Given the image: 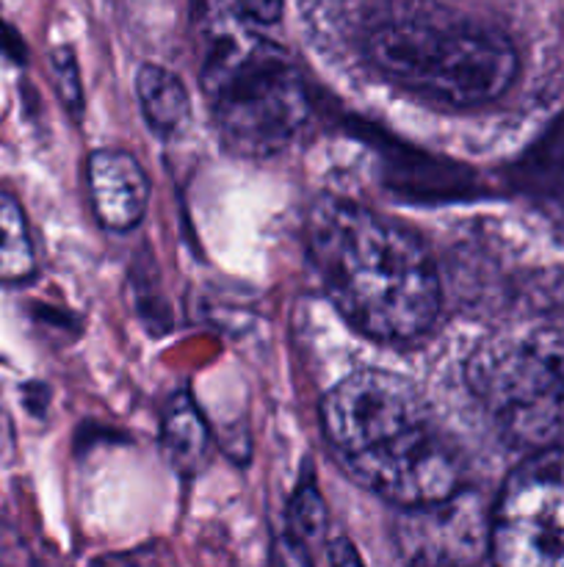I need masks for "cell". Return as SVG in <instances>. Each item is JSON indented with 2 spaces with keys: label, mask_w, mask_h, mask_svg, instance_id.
Instances as JSON below:
<instances>
[{
  "label": "cell",
  "mask_w": 564,
  "mask_h": 567,
  "mask_svg": "<svg viewBox=\"0 0 564 567\" xmlns=\"http://www.w3.org/2000/svg\"><path fill=\"white\" fill-rule=\"evenodd\" d=\"M495 567H564V449L534 452L503 482L490 518Z\"/></svg>",
  "instance_id": "cell-6"
},
{
  "label": "cell",
  "mask_w": 564,
  "mask_h": 567,
  "mask_svg": "<svg viewBox=\"0 0 564 567\" xmlns=\"http://www.w3.org/2000/svg\"><path fill=\"white\" fill-rule=\"evenodd\" d=\"M357 42L385 81L448 109L492 103L520 72L501 28L446 0H379L365 11Z\"/></svg>",
  "instance_id": "cell-3"
},
{
  "label": "cell",
  "mask_w": 564,
  "mask_h": 567,
  "mask_svg": "<svg viewBox=\"0 0 564 567\" xmlns=\"http://www.w3.org/2000/svg\"><path fill=\"white\" fill-rule=\"evenodd\" d=\"M86 188L105 230L127 233L147 214V172L125 150H94L86 161Z\"/></svg>",
  "instance_id": "cell-7"
},
{
  "label": "cell",
  "mask_w": 564,
  "mask_h": 567,
  "mask_svg": "<svg viewBox=\"0 0 564 567\" xmlns=\"http://www.w3.org/2000/svg\"><path fill=\"white\" fill-rule=\"evenodd\" d=\"M160 446L175 471L191 476L210 454V432L188 393H177L160 426Z\"/></svg>",
  "instance_id": "cell-9"
},
{
  "label": "cell",
  "mask_w": 564,
  "mask_h": 567,
  "mask_svg": "<svg viewBox=\"0 0 564 567\" xmlns=\"http://www.w3.org/2000/svg\"><path fill=\"white\" fill-rule=\"evenodd\" d=\"M36 277V252L22 205L11 194H0V282L25 286Z\"/></svg>",
  "instance_id": "cell-10"
},
{
  "label": "cell",
  "mask_w": 564,
  "mask_h": 567,
  "mask_svg": "<svg viewBox=\"0 0 564 567\" xmlns=\"http://www.w3.org/2000/svg\"><path fill=\"white\" fill-rule=\"evenodd\" d=\"M269 567H313V563H310L307 548L296 546L291 537L282 535L280 540L274 543V548H271Z\"/></svg>",
  "instance_id": "cell-13"
},
{
  "label": "cell",
  "mask_w": 564,
  "mask_h": 567,
  "mask_svg": "<svg viewBox=\"0 0 564 567\" xmlns=\"http://www.w3.org/2000/svg\"><path fill=\"white\" fill-rule=\"evenodd\" d=\"M326 554H330V565L332 567H365L363 557L354 548V543L348 537H337L326 546Z\"/></svg>",
  "instance_id": "cell-14"
},
{
  "label": "cell",
  "mask_w": 564,
  "mask_h": 567,
  "mask_svg": "<svg viewBox=\"0 0 564 567\" xmlns=\"http://www.w3.org/2000/svg\"><path fill=\"white\" fill-rule=\"evenodd\" d=\"M0 53H3L9 61H14V64H25L28 59V50H25V42H22V37L3 20H0Z\"/></svg>",
  "instance_id": "cell-15"
},
{
  "label": "cell",
  "mask_w": 564,
  "mask_h": 567,
  "mask_svg": "<svg viewBox=\"0 0 564 567\" xmlns=\"http://www.w3.org/2000/svg\"><path fill=\"white\" fill-rule=\"evenodd\" d=\"M332 457L365 491L407 509H435L462 487L457 452L420 393L387 371H357L321 402Z\"/></svg>",
  "instance_id": "cell-2"
},
{
  "label": "cell",
  "mask_w": 564,
  "mask_h": 567,
  "mask_svg": "<svg viewBox=\"0 0 564 567\" xmlns=\"http://www.w3.org/2000/svg\"><path fill=\"white\" fill-rule=\"evenodd\" d=\"M464 380L506 441L545 452L564 435V338L556 332L490 336L470 354Z\"/></svg>",
  "instance_id": "cell-5"
},
{
  "label": "cell",
  "mask_w": 564,
  "mask_h": 567,
  "mask_svg": "<svg viewBox=\"0 0 564 567\" xmlns=\"http://www.w3.org/2000/svg\"><path fill=\"white\" fill-rule=\"evenodd\" d=\"M304 244L330 302L363 336L409 343L440 316L435 258L409 227L379 210L324 194L307 208Z\"/></svg>",
  "instance_id": "cell-1"
},
{
  "label": "cell",
  "mask_w": 564,
  "mask_h": 567,
  "mask_svg": "<svg viewBox=\"0 0 564 567\" xmlns=\"http://www.w3.org/2000/svg\"><path fill=\"white\" fill-rule=\"evenodd\" d=\"M326 532V507L324 498H321L318 487H315L313 476L307 482H299L296 493L288 502L285 513V537H291L296 546L307 548L315 540H321Z\"/></svg>",
  "instance_id": "cell-11"
},
{
  "label": "cell",
  "mask_w": 564,
  "mask_h": 567,
  "mask_svg": "<svg viewBox=\"0 0 564 567\" xmlns=\"http://www.w3.org/2000/svg\"><path fill=\"white\" fill-rule=\"evenodd\" d=\"M136 94L147 125L160 138H177L191 125V97L175 72L144 64L136 75Z\"/></svg>",
  "instance_id": "cell-8"
},
{
  "label": "cell",
  "mask_w": 564,
  "mask_h": 567,
  "mask_svg": "<svg viewBox=\"0 0 564 567\" xmlns=\"http://www.w3.org/2000/svg\"><path fill=\"white\" fill-rule=\"evenodd\" d=\"M252 22H276L282 14V0H241Z\"/></svg>",
  "instance_id": "cell-16"
},
{
  "label": "cell",
  "mask_w": 564,
  "mask_h": 567,
  "mask_svg": "<svg viewBox=\"0 0 564 567\" xmlns=\"http://www.w3.org/2000/svg\"><path fill=\"white\" fill-rule=\"evenodd\" d=\"M50 72H53L55 92H59L61 105L66 109V114L75 122H81L83 116V83H81V70H77V59L72 53V48H55L50 53Z\"/></svg>",
  "instance_id": "cell-12"
},
{
  "label": "cell",
  "mask_w": 564,
  "mask_h": 567,
  "mask_svg": "<svg viewBox=\"0 0 564 567\" xmlns=\"http://www.w3.org/2000/svg\"><path fill=\"white\" fill-rule=\"evenodd\" d=\"M412 567H457V565H448V563H435V559H420Z\"/></svg>",
  "instance_id": "cell-17"
},
{
  "label": "cell",
  "mask_w": 564,
  "mask_h": 567,
  "mask_svg": "<svg viewBox=\"0 0 564 567\" xmlns=\"http://www.w3.org/2000/svg\"><path fill=\"white\" fill-rule=\"evenodd\" d=\"M191 33L221 142L247 158L282 153L313 114L296 61L254 31L241 0H191Z\"/></svg>",
  "instance_id": "cell-4"
}]
</instances>
